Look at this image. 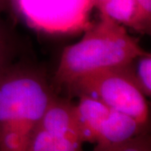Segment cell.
Instances as JSON below:
<instances>
[{"label":"cell","mask_w":151,"mask_h":151,"mask_svg":"<svg viewBox=\"0 0 151 151\" xmlns=\"http://www.w3.org/2000/svg\"><path fill=\"white\" fill-rule=\"evenodd\" d=\"M52 97L39 70L13 63L0 69V151H27Z\"/></svg>","instance_id":"1"},{"label":"cell","mask_w":151,"mask_h":151,"mask_svg":"<svg viewBox=\"0 0 151 151\" xmlns=\"http://www.w3.org/2000/svg\"><path fill=\"white\" fill-rule=\"evenodd\" d=\"M146 52L124 25L100 14L81 40L65 47L55 73V82L69 86L93 70L130 64Z\"/></svg>","instance_id":"2"},{"label":"cell","mask_w":151,"mask_h":151,"mask_svg":"<svg viewBox=\"0 0 151 151\" xmlns=\"http://www.w3.org/2000/svg\"><path fill=\"white\" fill-rule=\"evenodd\" d=\"M69 88L77 96L92 97L111 109L128 114L144 128L147 125L148 103L136 79L134 61L86 73Z\"/></svg>","instance_id":"3"},{"label":"cell","mask_w":151,"mask_h":151,"mask_svg":"<svg viewBox=\"0 0 151 151\" xmlns=\"http://www.w3.org/2000/svg\"><path fill=\"white\" fill-rule=\"evenodd\" d=\"M92 0H12L28 24L49 33H68L88 28Z\"/></svg>","instance_id":"4"},{"label":"cell","mask_w":151,"mask_h":151,"mask_svg":"<svg viewBox=\"0 0 151 151\" xmlns=\"http://www.w3.org/2000/svg\"><path fill=\"white\" fill-rule=\"evenodd\" d=\"M79 97V102L75 105V114L80 136L83 143H96L100 127L110 108L92 97L85 95Z\"/></svg>","instance_id":"5"},{"label":"cell","mask_w":151,"mask_h":151,"mask_svg":"<svg viewBox=\"0 0 151 151\" xmlns=\"http://www.w3.org/2000/svg\"><path fill=\"white\" fill-rule=\"evenodd\" d=\"M144 129L134 118L128 114L111 109L100 127L97 146L117 145L141 134Z\"/></svg>","instance_id":"6"},{"label":"cell","mask_w":151,"mask_h":151,"mask_svg":"<svg viewBox=\"0 0 151 151\" xmlns=\"http://www.w3.org/2000/svg\"><path fill=\"white\" fill-rule=\"evenodd\" d=\"M97 9L100 11V14L138 31V5L136 0H105Z\"/></svg>","instance_id":"7"},{"label":"cell","mask_w":151,"mask_h":151,"mask_svg":"<svg viewBox=\"0 0 151 151\" xmlns=\"http://www.w3.org/2000/svg\"><path fill=\"white\" fill-rule=\"evenodd\" d=\"M137 64L134 68L138 83L140 86L142 92L146 97H150L151 95V55L147 53L139 56L136 59Z\"/></svg>","instance_id":"8"},{"label":"cell","mask_w":151,"mask_h":151,"mask_svg":"<svg viewBox=\"0 0 151 151\" xmlns=\"http://www.w3.org/2000/svg\"><path fill=\"white\" fill-rule=\"evenodd\" d=\"M14 54V40L4 24L0 21V69L12 64Z\"/></svg>","instance_id":"9"},{"label":"cell","mask_w":151,"mask_h":151,"mask_svg":"<svg viewBox=\"0 0 151 151\" xmlns=\"http://www.w3.org/2000/svg\"><path fill=\"white\" fill-rule=\"evenodd\" d=\"M138 5V31L150 34L151 28V0H136Z\"/></svg>","instance_id":"10"},{"label":"cell","mask_w":151,"mask_h":151,"mask_svg":"<svg viewBox=\"0 0 151 151\" xmlns=\"http://www.w3.org/2000/svg\"><path fill=\"white\" fill-rule=\"evenodd\" d=\"M12 9V0H0V14Z\"/></svg>","instance_id":"11"},{"label":"cell","mask_w":151,"mask_h":151,"mask_svg":"<svg viewBox=\"0 0 151 151\" xmlns=\"http://www.w3.org/2000/svg\"><path fill=\"white\" fill-rule=\"evenodd\" d=\"M93 151H108L106 148L104 147H99V146H96V148L93 150Z\"/></svg>","instance_id":"12"}]
</instances>
